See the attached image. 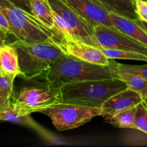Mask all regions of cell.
<instances>
[{
	"instance_id": "obj_14",
	"label": "cell",
	"mask_w": 147,
	"mask_h": 147,
	"mask_svg": "<svg viewBox=\"0 0 147 147\" xmlns=\"http://www.w3.org/2000/svg\"><path fill=\"white\" fill-rule=\"evenodd\" d=\"M112 70L114 78L123 82L127 87L137 92L144 100H147V79L133 73L120 71L112 68Z\"/></svg>"
},
{
	"instance_id": "obj_15",
	"label": "cell",
	"mask_w": 147,
	"mask_h": 147,
	"mask_svg": "<svg viewBox=\"0 0 147 147\" xmlns=\"http://www.w3.org/2000/svg\"><path fill=\"white\" fill-rule=\"evenodd\" d=\"M30 2L32 14L46 27L56 30L54 27L53 11L48 1V0H30Z\"/></svg>"
},
{
	"instance_id": "obj_23",
	"label": "cell",
	"mask_w": 147,
	"mask_h": 147,
	"mask_svg": "<svg viewBox=\"0 0 147 147\" xmlns=\"http://www.w3.org/2000/svg\"><path fill=\"white\" fill-rule=\"evenodd\" d=\"M135 11L138 19L147 22V1L144 0H134Z\"/></svg>"
},
{
	"instance_id": "obj_13",
	"label": "cell",
	"mask_w": 147,
	"mask_h": 147,
	"mask_svg": "<svg viewBox=\"0 0 147 147\" xmlns=\"http://www.w3.org/2000/svg\"><path fill=\"white\" fill-rule=\"evenodd\" d=\"M110 13L132 20L138 19L134 0H97Z\"/></svg>"
},
{
	"instance_id": "obj_30",
	"label": "cell",
	"mask_w": 147,
	"mask_h": 147,
	"mask_svg": "<svg viewBox=\"0 0 147 147\" xmlns=\"http://www.w3.org/2000/svg\"><path fill=\"white\" fill-rule=\"evenodd\" d=\"M144 1H147V0H144Z\"/></svg>"
},
{
	"instance_id": "obj_25",
	"label": "cell",
	"mask_w": 147,
	"mask_h": 147,
	"mask_svg": "<svg viewBox=\"0 0 147 147\" xmlns=\"http://www.w3.org/2000/svg\"><path fill=\"white\" fill-rule=\"evenodd\" d=\"M7 1L15 5L16 7H20V8L25 10L27 12L32 14L30 0H7Z\"/></svg>"
},
{
	"instance_id": "obj_16",
	"label": "cell",
	"mask_w": 147,
	"mask_h": 147,
	"mask_svg": "<svg viewBox=\"0 0 147 147\" xmlns=\"http://www.w3.org/2000/svg\"><path fill=\"white\" fill-rule=\"evenodd\" d=\"M0 121L30 125L32 126L34 123L30 119V115L20 110L14 103H10V101L0 109Z\"/></svg>"
},
{
	"instance_id": "obj_10",
	"label": "cell",
	"mask_w": 147,
	"mask_h": 147,
	"mask_svg": "<svg viewBox=\"0 0 147 147\" xmlns=\"http://www.w3.org/2000/svg\"><path fill=\"white\" fill-rule=\"evenodd\" d=\"M144 101L141 96L132 89L127 88L110 97L102 104L100 116L108 119L118 113L136 106Z\"/></svg>"
},
{
	"instance_id": "obj_1",
	"label": "cell",
	"mask_w": 147,
	"mask_h": 147,
	"mask_svg": "<svg viewBox=\"0 0 147 147\" xmlns=\"http://www.w3.org/2000/svg\"><path fill=\"white\" fill-rule=\"evenodd\" d=\"M46 83L58 90L72 82L114 78L110 65L93 64L66 54L50 65L45 74Z\"/></svg>"
},
{
	"instance_id": "obj_9",
	"label": "cell",
	"mask_w": 147,
	"mask_h": 147,
	"mask_svg": "<svg viewBox=\"0 0 147 147\" xmlns=\"http://www.w3.org/2000/svg\"><path fill=\"white\" fill-rule=\"evenodd\" d=\"M60 46L66 54L84 61L102 65H108L110 63V59L104 55L100 48L86 44L77 39L63 40Z\"/></svg>"
},
{
	"instance_id": "obj_28",
	"label": "cell",
	"mask_w": 147,
	"mask_h": 147,
	"mask_svg": "<svg viewBox=\"0 0 147 147\" xmlns=\"http://www.w3.org/2000/svg\"><path fill=\"white\" fill-rule=\"evenodd\" d=\"M5 105H6V104H4V103H3L2 102H1V101H0V109H2V108L4 107V106H5Z\"/></svg>"
},
{
	"instance_id": "obj_11",
	"label": "cell",
	"mask_w": 147,
	"mask_h": 147,
	"mask_svg": "<svg viewBox=\"0 0 147 147\" xmlns=\"http://www.w3.org/2000/svg\"><path fill=\"white\" fill-rule=\"evenodd\" d=\"M110 17L117 30L147 46V32L136 22L112 13H110Z\"/></svg>"
},
{
	"instance_id": "obj_29",
	"label": "cell",
	"mask_w": 147,
	"mask_h": 147,
	"mask_svg": "<svg viewBox=\"0 0 147 147\" xmlns=\"http://www.w3.org/2000/svg\"><path fill=\"white\" fill-rule=\"evenodd\" d=\"M146 108H147V101L146 100Z\"/></svg>"
},
{
	"instance_id": "obj_12",
	"label": "cell",
	"mask_w": 147,
	"mask_h": 147,
	"mask_svg": "<svg viewBox=\"0 0 147 147\" xmlns=\"http://www.w3.org/2000/svg\"><path fill=\"white\" fill-rule=\"evenodd\" d=\"M0 73L14 78L20 75L18 55L12 43L0 46Z\"/></svg>"
},
{
	"instance_id": "obj_26",
	"label": "cell",
	"mask_w": 147,
	"mask_h": 147,
	"mask_svg": "<svg viewBox=\"0 0 147 147\" xmlns=\"http://www.w3.org/2000/svg\"><path fill=\"white\" fill-rule=\"evenodd\" d=\"M135 21L136 22L138 23V24H139V25L141 26V27H142L143 28H144V30H145V31L147 32V22H144V21H142V20H139V19H138V20H135Z\"/></svg>"
},
{
	"instance_id": "obj_5",
	"label": "cell",
	"mask_w": 147,
	"mask_h": 147,
	"mask_svg": "<svg viewBox=\"0 0 147 147\" xmlns=\"http://www.w3.org/2000/svg\"><path fill=\"white\" fill-rule=\"evenodd\" d=\"M60 102L59 90L45 86L23 88L14 103L27 115L38 113L42 109Z\"/></svg>"
},
{
	"instance_id": "obj_2",
	"label": "cell",
	"mask_w": 147,
	"mask_h": 147,
	"mask_svg": "<svg viewBox=\"0 0 147 147\" xmlns=\"http://www.w3.org/2000/svg\"><path fill=\"white\" fill-rule=\"evenodd\" d=\"M127 88L121 80L111 78L72 82L58 90L60 102L101 109L110 97Z\"/></svg>"
},
{
	"instance_id": "obj_8",
	"label": "cell",
	"mask_w": 147,
	"mask_h": 147,
	"mask_svg": "<svg viewBox=\"0 0 147 147\" xmlns=\"http://www.w3.org/2000/svg\"><path fill=\"white\" fill-rule=\"evenodd\" d=\"M68 6L89 22L93 27L97 24L115 27L110 12L97 0H63Z\"/></svg>"
},
{
	"instance_id": "obj_22",
	"label": "cell",
	"mask_w": 147,
	"mask_h": 147,
	"mask_svg": "<svg viewBox=\"0 0 147 147\" xmlns=\"http://www.w3.org/2000/svg\"><path fill=\"white\" fill-rule=\"evenodd\" d=\"M53 20H54L55 29L59 32L63 40H69V39L74 38L73 32L66 20L60 14L54 11H53Z\"/></svg>"
},
{
	"instance_id": "obj_24",
	"label": "cell",
	"mask_w": 147,
	"mask_h": 147,
	"mask_svg": "<svg viewBox=\"0 0 147 147\" xmlns=\"http://www.w3.org/2000/svg\"><path fill=\"white\" fill-rule=\"evenodd\" d=\"M0 30L5 35L11 34V30H10L8 20L1 9H0Z\"/></svg>"
},
{
	"instance_id": "obj_4",
	"label": "cell",
	"mask_w": 147,
	"mask_h": 147,
	"mask_svg": "<svg viewBox=\"0 0 147 147\" xmlns=\"http://www.w3.org/2000/svg\"><path fill=\"white\" fill-rule=\"evenodd\" d=\"M100 108H90L73 103L59 102L42 109L38 113L48 116L53 126L59 131L79 127L90 121L92 118L100 116Z\"/></svg>"
},
{
	"instance_id": "obj_21",
	"label": "cell",
	"mask_w": 147,
	"mask_h": 147,
	"mask_svg": "<svg viewBox=\"0 0 147 147\" xmlns=\"http://www.w3.org/2000/svg\"><path fill=\"white\" fill-rule=\"evenodd\" d=\"M134 127L135 129L141 131L147 135V108L146 106V100H144L137 106Z\"/></svg>"
},
{
	"instance_id": "obj_20",
	"label": "cell",
	"mask_w": 147,
	"mask_h": 147,
	"mask_svg": "<svg viewBox=\"0 0 147 147\" xmlns=\"http://www.w3.org/2000/svg\"><path fill=\"white\" fill-rule=\"evenodd\" d=\"M15 78L0 73V101L4 104L10 101Z\"/></svg>"
},
{
	"instance_id": "obj_17",
	"label": "cell",
	"mask_w": 147,
	"mask_h": 147,
	"mask_svg": "<svg viewBox=\"0 0 147 147\" xmlns=\"http://www.w3.org/2000/svg\"><path fill=\"white\" fill-rule=\"evenodd\" d=\"M136 110L137 106L120 112L112 117L105 119V121L117 128L135 129L134 121Z\"/></svg>"
},
{
	"instance_id": "obj_18",
	"label": "cell",
	"mask_w": 147,
	"mask_h": 147,
	"mask_svg": "<svg viewBox=\"0 0 147 147\" xmlns=\"http://www.w3.org/2000/svg\"><path fill=\"white\" fill-rule=\"evenodd\" d=\"M102 53L108 59H125V60H138L147 62V56L134 52L126 50H116V49L100 48Z\"/></svg>"
},
{
	"instance_id": "obj_7",
	"label": "cell",
	"mask_w": 147,
	"mask_h": 147,
	"mask_svg": "<svg viewBox=\"0 0 147 147\" xmlns=\"http://www.w3.org/2000/svg\"><path fill=\"white\" fill-rule=\"evenodd\" d=\"M52 9L60 14L70 27L74 37L86 44L99 47L95 34L94 27L79 15L63 0H48Z\"/></svg>"
},
{
	"instance_id": "obj_6",
	"label": "cell",
	"mask_w": 147,
	"mask_h": 147,
	"mask_svg": "<svg viewBox=\"0 0 147 147\" xmlns=\"http://www.w3.org/2000/svg\"><path fill=\"white\" fill-rule=\"evenodd\" d=\"M94 30L99 48L126 50L147 56V46L121 32L115 27L97 24L94 27Z\"/></svg>"
},
{
	"instance_id": "obj_3",
	"label": "cell",
	"mask_w": 147,
	"mask_h": 147,
	"mask_svg": "<svg viewBox=\"0 0 147 147\" xmlns=\"http://www.w3.org/2000/svg\"><path fill=\"white\" fill-rule=\"evenodd\" d=\"M18 55L20 75L30 80L43 76L50 65L66 55L59 45L50 42H27L16 40L12 43Z\"/></svg>"
},
{
	"instance_id": "obj_19",
	"label": "cell",
	"mask_w": 147,
	"mask_h": 147,
	"mask_svg": "<svg viewBox=\"0 0 147 147\" xmlns=\"http://www.w3.org/2000/svg\"><path fill=\"white\" fill-rule=\"evenodd\" d=\"M109 65L114 70L138 75V76L147 79V64L142 65H125L117 63V62L114 61L113 59H110Z\"/></svg>"
},
{
	"instance_id": "obj_27",
	"label": "cell",
	"mask_w": 147,
	"mask_h": 147,
	"mask_svg": "<svg viewBox=\"0 0 147 147\" xmlns=\"http://www.w3.org/2000/svg\"><path fill=\"white\" fill-rule=\"evenodd\" d=\"M5 37L6 35L4 34H3L2 32L0 30V46L2 45L3 44H4V40H5Z\"/></svg>"
}]
</instances>
